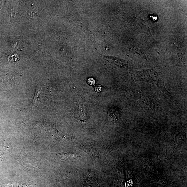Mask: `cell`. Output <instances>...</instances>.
Instances as JSON below:
<instances>
[{
	"instance_id": "obj_1",
	"label": "cell",
	"mask_w": 187,
	"mask_h": 187,
	"mask_svg": "<svg viewBox=\"0 0 187 187\" xmlns=\"http://www.w3.org/2000/svg\"><path fill=\"white\" fill-rule=\"evenodd\" d=\"M153 71L146 70L137 72L136 80L150 83L157 86L162 90L166 91L164 84L162 82L157 74Z\"/></svg>"
},
{
	"instance_id": "obj_4",
	"label": "cell",
	"mask_w": 187,
	"mask_h": 187,
	"mask_svg": "<svg viewBox=\"0 0 187 187\" xmlns=\"http://www.w3.org/2000/svg\"><path fill=\"white\" fill-rule=\"evenodd\" d=\"M42 88L41 87H38L36 88L34 98L30 107H38L41 104L40 100L41 95Z\"/></svg>"
},
{
	"instance_id": "obj_7",
	"label": "cell",
	"mask_w": 187,
	"mask_h": 187,
	"mask_svg": "<svg viewBox=\"0 0 187 187\" xmlns=\"http://www.w3.org/2000/svg\"><path fill=\"white\" fill-rule=\"evenodd\" d=\"M38 11L37 10L35 9H32L30 13H29V16L31 18H35L37 17L38 16Z\"/></svg>"
},
{
	"instance_id": "obj_2",
	"label": "cell",
	"mask_w": 187,
	"mask_h": 187,
	"mask_svg": "<svg viewBox=\"0 0 187 187\" xmlns=\"http://www.w3.org/2000/svg\"><path fill=\"white\" fill-rule=\"evenodd\" d=\"M144 173L148 178L153 182L164 185H172L173 183H171L172 182L161 177L156 176V175L150 173L149 171H146Z\"/></svg>"
},
{
	"instance_id": "obj_3",
	"label": "cell",
	"mask_w": 187,
	"mask_h": 187,
	"mask_svg": "<svg viewBox=\"0 0 187 187\" xmlns=\"http://www.w3.org/2000/svg\"><path fill=\"white\" fill-rule=\"evenodd\" d=\"M105 58L110 63L111 66L117 69L125 68V66L127 65L125 60L120 59L119 58L105 56Z\"/></svg>"
},
{
	"instance_id": "obj_8",
	"label": "cell",
	"mask_w": 187,
	"mask_h": 187,
	"mask_svg": "<svg viewBox=\"0 0 187 187\" xmlns=\"http://www.w3.org/2000/svg\"><path fill=\"white\" fill-rule=\"evenodd\" d=\"M88 83L90 85H94L95 80L92 78H89L88 80Z\"/></svg>"
},
{
	"instance_id": "obj_6",
	"label": "cell",
	"mask_w": 187,
	"mask_h": 187,
	"mask_svg": "<svg viewBox=\"0 0 187 187\" xmlns=\"http://www.w3.org/2000/svg\"><path fill=\"white\" fill-rule=\"evenodd\" d=\"M23 186V185H21L18 183H9L5 185V187H21Z\"/></svg>"
},
{
	"instance_id": "obj_9",
	"label": "cell",
	"mask_w": 187,
	"mask_h": 187,
	"mask_svg": "<svg viewBox=\"0 0 187 187\" xmlns=\"http://www.w3.org/2000/svg\"><path fill=\"white\" fill-rule=\"evenodd\" d=\"M150 18H152V20L153 21H156L158 19V17L157 16H155V15H153L150 16Z\"/></svg>"
},
{
	"instance_id": "obj_5",
	"label": "cell",
	"mask_w": 187,
	"mask_h": 187,
	"mask_svg": "<svg viewBox=\"0 0 187 187\" xmlns=\"http://www.w3.org/2000/svg\"><path fill=\"white\" fill-rule=\"evenodd\" d=\"M119 114L116 111H110L108 112L107 118L109 121L111 122H115L118 119Z\"/></svg>"
}]
</instances>
